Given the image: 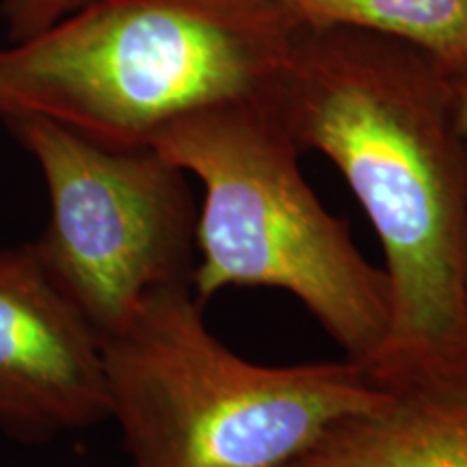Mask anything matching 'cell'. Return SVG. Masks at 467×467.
Masks as SVG:
<instances>
[{"label": "cell", "instance_id": "cell-2", "mask_svg": "<svg viewBox=\"0 0 467 467\" xmlns=\"http://www.w3.org/2000/svg\"><path fill=\"white\" fill-rule=\"evenodd\" d=\"M295 35L273 0H89L0 48V119L150 148L192 113L266 98Z\"/></svg>", "mask_w": 467, "mask_h": 467}, {"label": "cell", "instance_id": "cell-1", "mask_svg": "<svg viewBox=\"0 0 467 467\" xmlns=\"http://www.w3.org/2000/svg\"><path fill=\"white\" fill-rule=\"evenodd\" d=\"M265 100L334 165L375 230L389 327L366 368L394 396L467 392V141L433 57L355 28L296 31Z\"/></svg>", "mask_w": 467, "mask_h": 467}, {"label": "cell", "instance_id": "cell-7", "mask_svg": "<svg viewBox=\"0 0 467 467\" xmlns=\"http://www.w3.org/2000/svg\"><path fill=\"white\" fill-rule=\"evenodd\" d=\"M290 467H467V392L394 396L336 424Z\"/></svg>", "mask_w": 467, "mask_h": 467}, {"label": "cell", "instance_id": "cell-9", "mask_svg": "<svg viewBox=\"0 0 467 467\" xmlns=\"http://www.w3.org/2000/svg\"><path fill=\"white\" fill-rule=\"evenodd\" d=\"M89 0H0V17L9 42L33 37Z\"/></svg>", "mask_w": 467, "mask_h": 467}, {"label": "cell", "instance_id": "cell-6", "mask_svg": "<svg viewBox=\"0 0 467 467\" xmlns=\"http://www.w3.org/2000/svg\"><path fill=\"white\" fill-rule=\"evenodd\" d=\"M107 418L100 337L33 244L0 249V424L50 435Z\"/></svg>", "mask_w": 467, "mask_h": 467}, {"label": "cell", "instance_id": "cell-5", "mask_svg": "<svg viewBox=\"0 0 467 467\" xmlns=\"http://www.w3.org/2000/svg\"><path fill=\"white\" fill-rule=\"evenodd\" d=\"M5 126L48 189L50 219L33 247L100 342L150 295L191 285L200 210L182 169L154 148H107L46 117Z\"/></svg>", "mask_w": 467, "mask_h": 467}, {"label": "cell", "instance_id": "cell-3", "mask_svg": "<svg viewBox=\"0 0 467 467\" xmlns=\"http://www.w3.org/2000/svg\"><path fill=\"white\" fill-rule=\"evenodd\" d=\"M100 344L130 467H290L336 424L394 399L347 358H238L206 327L191 285L150 295Z\"/></svg>", "mask_w": 467, "mask_h": 467}, {"label": "cell", "instance_id": "cell-4", "mask_svg": "<svg viewBox=\"0 0 467 467\" xmlns=\"http://www.w3.org/2000/svg\"><path fill=\"white\" fill-rule=\"evenodd\" d=\"M161 156L203 186L191 290L275 288L303 303L344 358L364 368L389 327V285L301 171V148L265 98L221 104L165 128Z\"/></svg>", "mask_w": 467, "mask_h": 467}, {"label": "cell", "instance_id": "cell-10", "mask_svg": "<svg viewBox=\"0 0 467 467\" xmlns=\"http://www.w3.org/2000/svg\"><path fill=\"white\" fill-rule=\"evenodd\" d=\"M451 80H452V96H454V110H457V121L467 141V74L451 76Z\"/></svg>", "mask_w": 467, "mask_h": 467}, {"label": "cell", "instance_id": "cell-8", "mask_svg": "<svg viewBox=\"0 0 467 467\" xmlns=\"http://www.w3.org/2000/svg\"><path fill=\"white\" fill-rule=\"evenodd\" d=\"M296 31L355 28L400 39L467 74V0H273Z\"/></svg>", "mask_w": 467, "mask_h": 467}]
</instances>
